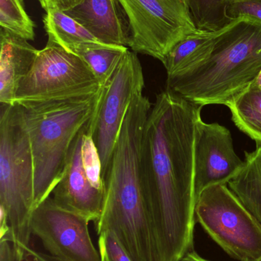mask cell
<instances>
[{"label": "cell", "mask_w": 261, "mask_h": 261, "mask_svg": "<svg viewBox=\"0 0 261 261\" xmlns=\"http://www.w3.org/2000/svg\"><path fill=\"white\" fill-rule=\"evenodd\" d=\"M226 107L235 126L255 142H261L260 87L254 83Z\"/></svg>", "instance_id": "e0dca14e"}, {"label": "cell", "mask_w": 261, "mask_h": 261, "mask_svg": "<svg viewBox=\"0 0 261 261\" xmlns=\"http://www.w3.org/2000/svg\"><path fill=\"white\" fill-rule=\"evenodd\" d=\"M65 13L101 42L128 47V21L119 0H84Z\"/></svg>", "instance_id": "7c38bea8"}, {"label": "cell", "mask_w": 261, "mask_h": 261, "mask_svg": "<svg viewBox=\"0 0 261 261\" xmlns=\"http://www.w3.org/2000/svg\"><path fill=\"white\" fill-rule=\"evenodd\" d=\"M100 91L83 99L21 106L33 156L34 210L61 179L70 147L91 119Z\"/></svg>", "instance_id": "3957f363"}, {"label": "cell", "mask_w": 261, "mask_h": 261, "mask_svg": "<svg viewBox=\"0 0 261 261\" xmlns=\"http://www.w3.org/2000/svg\"><path fill=\"white\" fill-rule=\"evenodd\" d=\"M98 246L101 261H132L112 231L99 234Z\"/></svg>", "instance_id": "7402d4cb"}, {"label": "cell", "mask_w": 261, "mask_h": 261, "mask_svg": "<svg viewBox=\"0 0 261 261\" xmlns=\"http://www.w3.org/2000/svg\"><path fill=\"white\" fill-rule=\"evenodd\" d=\"M145 82L137 54L128 49L110 81L101 87L99 100L86 126L101 156L102 177L107 174L130 102L143 93Z\"/></svg>", "instance_id": "ba28073f"}, {"label": "cell", "mask_w": 261, "mask_h": 261, "mask_svg": "<svg viewBox=\"0 0 261 261\" xmlns=\"http://www.w3.org/2000/svg\"><path fill=\"white\" fill-rule=\"evenodd\" d=\"M0 207L11 228L16 261L30 249L34 210V163L22 107L1 104L0 110Z\"/></svg>", "instance_id": "277c9868"}, {"label": "cell", "mask_w": 261, "mask_h": 261, "mask_svg": "<svg viewBox=\"0 0 261 261\" xmlns=\"http://www.w3.org/2000/svg\"><path fill=\"white\" fill-rule=\"evenodd\" d=\"M81 156L83 167L90 184L98 190L105 191L101 156L93 138L87 135L86 128L83 135Z\"/></svg>", "instance_id": "44dd1931"}, {"label": "cell", "mask_w": 261, "mask_h": 261, "mask_svg": "<svg viewBox=\"0 0 261 261\" xmlns=\"http://www.w3.org/2000/svg\"><path fill=\"white\" fill-rule=\"evenodd\" d=\"M84 0H38L41 7L47 12L49 9L67 12L81 4Z\"/></svg>", "instance_id": "cb8c5ba5"}, {"label": "cell", "mask_w": 261, "mask_h": 261, "mask_svg": "<svg viewBox=\"0 0 261 261\" xmlns=\"http://www.w3.org/2000/svg\"><path fill=\"white\" fill-rule=\"evenodd\" d=\"M196 222L233 258L261 257V225L226 185L205 189L196 200Z\"/></svg>", "instance_id": "8992f818"}, {"label": "cell", "mask_w": 261, "mask_h": 261, "mask_svg": "<svg viewBox=\"0 0 261 261\" xmlns=\"http://www.w3.org/2000/svg\"><path fill=\"white\" fill-rule=\"evenodd\" d=\"M128 49L125 46L99 42L78 44L67 50L79 57L90 67L103 87L110 81Z\"/></svg>", "instance_id": "2e32d148"}, {"label": "cell", "mask_w": 261, "mask_h": 261, "mask_svg": "<svg viewBox=\"0 0 261 261\" xmlns=\"http://www.w3.org/2000/svg\"><path fill=\"white\" fill-rule=\"evenodd\" d=\"M202 109L167 89L156 95L146 125V190L164 261H181L194 250L195 147Z\"/></svg>", "instance_id": "6da1fadb"}, {"label": "cell", "mask_w": 261, "mask_h": 261, "mask_svg": "<svg viewBox=\"0 0 261 261\" xmlns=\"http://www.w3.org/2000/svg\"><path fill=\"white\" fill-rule=\"evenodd\" d=\"M43 23L48 39L66 50L78 44L101 42L82 24L61 11L49 9L43 17Z\"/></svg>", "instance_id": "ac0fdd59"}, {"label": "cell", "mask_w": 261, "mask_h": 261, "mask_svg": "<svg viewBox=\"0 0 261 261\" xmlns=\"http://www.w3.org/2000/svg\"><path fill=\"white\" fill-rule=\"evenodd\" d=\"M90 221L63 210L52 196L32 212L31 232L49 255L61 261H101L89 232Z\"/></svg>", "instance_id": "9c48e42d"}, {"label": "cell", "mask_w": 261, "mask_h": 261, "mask_svg": "<svg viewBox=\"0 0 261 261\" xmlns=\"http://www.w3.org/2000/svg\"><path fill=\"white\" fill-rule=\"evenodd\" d=\"M86 125L75 138L62 176L51 196L63 210L96 223L102 214L105 191L90 184L83 167L81 144Z\"/></svg>", "instance_id": "8fae6325"}, {"label": "cell", "mask_w": 261, "mask_h": 261, "mask_svg": "<svg viewBox=\"0 0 261 261\" xmlns=\"http://www.w3.org/2000/svg\"><path fill=\"white\" fill-rule=\"evenodd\" d=\"M181 261H208L201 257L194 250L187 253Z\"/></svg>", "instance_id": "4316f807"}, {"label": "cell", "mask_w": 261, "mask_h": 261, "mask_svg": "<svg viewBox=\"0 0 261 261\" xmlns=\"http://www.w3.org/2000/svg\"><path fill=\"white\" fill-rule=\"evenodd\" d=\"M208 261H209V260H208Z\"/></svg>", "instance_id": "4dcf8cb0"}, {"label": "cell", "mask_w": 261, "mask_h": 261, "mask_svg": "<svg viewBox=\"0 0 261 261\" xmlns=\"http://www.w3.org/2000/svg\"><path fill=\"white\" fill-rule=\"evenodd\" d=\"M25 260H26V261H35V260H34L33 259L31 258L30 257H29V256H27V257H26V259H25Z\"/></svg>", "instance_id": "f546056e"}, {"label": "cell", "mask_w": 261, "mask_h": 261, "mask_svg": "<svg viewBox=\"0 0 261 261\" xmlns=\"http://www.w3.org/2000/svg\"><path fill=\"white\" fill-rule=\"evenodd\" d=\"M256 84L261 88V72L260 75H259L258 77H257V81H255Z\"/></svg>", "instance_id": "83f0119b"}, {"label": "cell", "mask_w": 261, "mask_h": 261, "mask_svg": "<svg viewBox=\"0 0 261 261\" xmlns=\"http://www.w3.org/2000/svg\"><path fill=\"white\" fill-rule=\"evenodd\" d=\"M129 24L128 47L163 61L170 50L198 30L188 0H119Z\"/></svg>", "instance_id": "52a82bcc"}, {"label": "cell", "mask_w": 261, "mask_h": 261, "mask_svg": "<svg viewBox=\"0 0 261 261\" xmlns=\"http://www.w3.org/2000/svg\"><path fill=\"white\" fill-rule=\"evenodd\" d=\"M27 256L35 261H61L55 258V257H52V256L49 255V254H45V253L35 251V250L32 249V248L28 251Z\"/></svg>", "instance_id": "484cf974"}, {"label": "cell", "mask_w": 261, "mask_h": 261, "mask_svg": "<svg viewBox=\"0 0 261 261\" xmlns=\"http://www.w3.org/2000/svg\"><path fill=\"white\" fill-rule=\"evenodd\" d=\"M261 72V23L234 20L222 29L209 59L167 79V90L196 105H225L249 88Z\"/></svg>", "instance_id": "7a4b0ae2"}, {"label": "cell", "mask_w": 261, "mask_h": 261, "mask_svg": "<svg viewBox=\"0 0 261 261\" xmlns=\"http://www.w3.org/2000/svg\"><path fill=\"white\" fill-rule=\"evenodd\" d=\"M231 0H188L192 16L199 30L219 32L231 22L226 9Z\"/></svg>", "instance_id": "d6986e66"}, {"label": "cell", "mask_w": 261, "mask_h": 261, "mask_svg": "<svg viewBox=\"0 0 261 261\" xmlns=\"http://www.w3.org/2000/svg\"><path fill=\"white\" fill-rule=\"evenodd\" d=\"M0 26L27 41L35 39L36 24L28 15L24 0H0Z\"/></svg>", "instance_id": "ffe728a7"}, {"label": "cell", "mask_w": 261, "mask_h": 261, "mask_svg": "<svg viewBox=\"0 0 261 261\" xmlns=\"http://www.w3.org/2000/svg\"><path fill=\"white\" fill-rule=\"evenodd\" d=\"M245 165L234 148L231 132L219 123H198L195 147V194L208 187L226 185Z\"/></svg>", "instance_id": "30bf717a"}, {"label": "cell", "mask_w": 261, "mask_h": 261, "mask_svg": "<svg viewBox=\"0 0 261 261\" xmlns=\"http://www.w3.org/2000/svg\"><path fill=\"white\" fill-rule=\"evenodd\" d=\"M231 21L241 18H250L261 23V0H231L226 9Z\"/></svg>", "instance_id": "603a6c76"}, {"label": "cell", "mask_w": 261, "mask_h": 261, "mask_svg": "<svg viewBox=\"0 0 261 261\" xmlns=\"http://www.w3.org/2000/svg\"><path fill=\"white\" fill-rule=\"evenodd\" d=\"M0 102L14 105L17 87L30 71L39 50L3 29H0Z\"/></svg>", "instance_id": "4fadbf2b"}, {"label": "cell", "mask_w": 261, "mask_h": 261, "mask_svg": "<svg viewBox=\"0 0 261 261\" xmlns=\"http://www.w3.org/2000/svg\"><path fill=\"white\" fill-rule=\"evenodd\" d=\"M245 154L243 169L228 182V188L261 225V142Z\"/></svg>", "instance_id": "9a60e30c"}, {"label": "cell", "mask_w": 261, "mask_h": 261, "mask_svg": "<svg viewBox=\"0 0 261 261\" xmlns=\"http://www.w3.org/2000/svg\"><path fill=\"white\" fill-rule=\"evenodd\" d=\"M220 32L198 29L179 41L162 62L167 70V79L185 74L206 62L214 50Z\"/></svg>", "instance_id": "5bb4252c"}, {"label": "cell", "mask_w": 261, "mask_h": 261, "mask_svg": "<svg viewBox=\"0 0 261 261\" xmlns=\"http://www.w3.org/2000/svg\"><path fill=\"white\" fill-rule=\"evenodd\" d=\"M101 87L90 67L79 57L48 39L30 71L18 84L15 104L26 107L83 99L94 96Z\"/></svg>", "instance_id": "5b68a950"}, {"label": "cell", "mask_w": 261, "mask_h": 261, "mask_svg": "<svg viewBox=\"0 0 261 261\" xmlns=\"http://www.w3.org/2000/svg\"><path fill=\"white\" fill-rule=\"evenodd\" d=\"M244 261H261V257H257V258L255 259H248V260H245Z\"/></svg>", "instance_id": "f1b7e54d"}, {"label": "cell", "mask_w": 261, "mask_h": 261, "mask_svg": "<svg viewBox=\"0 0 261 261\" xmlns=\"http://www.w3.org/2000/svg\"><path fill=\"white\" fill-rule=\"evenodd\" d=\"M10 243L6 239L0 240V261H16Z\"/></svg>", "instance_id": "d4e9b609"}]
</instances>
